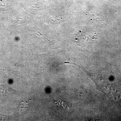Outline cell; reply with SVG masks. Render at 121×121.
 Wrapping results in <instances>:
<instances>
[{"label":"cell","instance_id":"obj_1","mask_svg":"<svg viewBox=\"0 0 121 121\" xmlns=\"http://www.w3.org/2000/svg\"><path fill=\"white\" fill-rule=\"evenodd\" d=\"M56 104L60 107L65 109H70L71 107V104L68 102L64 101L58 97L55 100Z\"/></svg>","mask_w":121,"mask_h":121},{"label":"cell","instance_id":"obj_2","mask_svg":"<svg viewBox=\"0 0 121 121\" xmlns=\"http://www.w3.org/2000/svg\"><path fill=\"white\" fill-rule=\"evenodd\" d=\"M27 105L28 104L27 102H24L23 103H22V104H21V106L20 107V112H23L26 110L27 107Z\"/></svg>","mask_w":121,"mask_h":121}]
</instances>
